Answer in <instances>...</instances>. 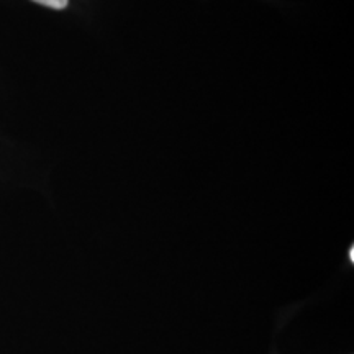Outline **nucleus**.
<instances>
[{
	"instance_id": "f257e3e1",
	"label": "nucleus",
	"mask_w": 354,
	"mask_h": 354,
	"mask_svg": "<svg viewBox=\"0 0 354 354\" xmlns=\"http://www.w3.org/2000/svg\"><path fill=\"white\" fill-rule=\"evenodd\" d=\"M33 2L39 3V6L55 8V10H61V8L68 6V0H33Z\"/></svg>"
},
{
	"instance_id": "f03ea898",
	"label": "nucleus",
	"mask_w": 354,
	"mask_h": 354,
	"mask_svg": "<svg viewBox=\"0 0 354 354\" xmlns=\"http://www.w3.org/2000/svg\"><path fill=\"white\" fill-rule=\"evenodd\" d=\"M349 259H351V263L354 261V248H351V250H349Z\"/></svg>"
}]
</instances>
